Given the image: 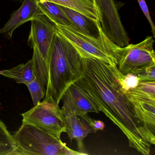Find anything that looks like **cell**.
<instances>
[{
  "mask_svg": "<svg viewBox=\"0 0 155 155\" xmlns=\"http://www.w3.org/2000/svg\"><path fill=\"white\" fill-rule=\"evenodd\" d=\"M48 83L44 101L59 104L61 97L83 73V59L77 48L56 30L47 62Z\"/></svg>",
  "mask_w": 155,
  "mask_h": 155,
  "instance_id": "cell-2",
  "label": "cell"
},
{
  "mask_svg": "<svg viewBox=\"0 0 155 155\" xmlns=\"http://www.w3.org/2000/svg\"><path fill=\"white\" fill-rule=\"evenodd\" d=\"M21 116L22 122L32 124L58 138L66 132L65 116L54 101L43 100Z\"/></svg>",
  "mask_w": 155,
  "mask_h": 155,
  "instance_id": "cell-5",
  "label": "cell"
},
{
  "mask_svg": "<svg viewBox=\"0 0 155 155\" xmlns=\"http://www.w3.org/2000/svg\"><path fill=\"white\" fill-rule=\"evenodd\" d=\"M43 14L55 24L69 26L75 28L73 23L62 10L60 5L47 0H36Z\"/></svg>",
  "mask_w": 155,
  "mask_h": 155,
  "instance_id": "cell-13",
  "label": "cell"
},
{
  "mask_svg": "<svg viewBox=\"0 0 155 155\" xmlns=\"http://www.w3.org/2000/svg\"><path fill=\"white\" fill-rule=\"evenodd\" d=\"M101 30L120 48L129 44L130 38L123 27L115 0H93Z\"/></svg>",
  "mask_w": 155,
  "mask_h": 155,
  "instance_id": "cell-7",
  "label": "cell"
},
{
  "mask_svg": "<svg viewBox=\"0 0 155 155\" xmlns=\"http://www.w3.org/2000/svg\"><path fill=\"white\" fill-rule=\"evenodd\" d=\"M87 119L91 127L96 131L103 130L105 128V124L103 121L95 120L91 118L88 115H87Z\"/></svg>",
  "mask_w": 155,
  "mask_h": 155,
  "instance_id": "cell-21",
  "label": "cell"
},
{
  "mask_svg": "<svg viewBox=\"0 0 155 155\" xmlns=\"http://www.w3.org/2000/svg\"><path fill=\"white\" fill-rule=\"evenodd\" d=\"M88 114L80 116L72 115L65 116L66 120V132L71 140L75 139L78 143L79 151H83L84 139L89 134L97 132L91 126L88 121Z\"/></svg>",
  "mask_w": 155,
  "mask_h": 155,
  "instance_id": "cell-11",
  "label": "cell"
},
{
  "mask_svg": "<svg viewBox=\"0 0 155 155\" xmlns=\"http://www.w3.org/2000/svg\"><path fill=\"white\" fill-rule=\"evenodd\" d=\"M61 101H62L61 110L64 116H83L90 112H99L75 82L67 88Z\"/></svg>",
  "mask_w": 155,
  "mask_h": 155,
  "instance_id": "cell-9",
  "label": "cell"
},
{
  "mask_svg": "<svg viewBox=\"0 0 155 155\" xmlns=\"http://www.w3.org/2000/svg\"><path fill=\"white\" fill-rule=\"evenodd\" d=\"M12 1H18V0H12Z\"/></svg>",
  "mask_w": 155,
  "mask_h": 155,
  "instance_id": "cell-22",
  "label": "cell"
},
{
  "mask_svg": "<svg viewBox=\"0 0 155 155\" xmlns=\"http://www.w3.org/2000/svg\"><path fill=\"white\" fill-rule=\"evenodd\" d=\"M56 30L78 51L82 57L117 66L122 48L112 42L101 29L99 37L85 35L69 26L55 24Z\"/></svg>",
  "mask_w": 155,
  "mask_h": 155,
  "instance_id": "cell-4",
  "label": "cell"
},
{
  "mask_svg": "<svg viewBox=\"0 0 155 155\" xmlns=\"http://www.w3.org/2000/svg\"><path fill=\"white\" fill-rule=\"evenodd\" d=\"M154 43L153 37L147 36L137 44L122 48L117 66L119 71L126 75L155 65Z\"/></svg>",
  "mask_w": 155,
  "mask_h": 155,
  "instance_id": "cell-6",
  "label": "cell"
},
{
  "mask_svg": "<svg viewBox=\"0 0 155 155\" xmlns=\"http://www.w3.org/2000/svg\"><path fill=\"white\" fill-rule=\"evenodd\" d=\"M63 7L69 8L87 16L92 20L99 21L97 10L93 0H47Z\"/></svg>",
  "mask_w": 155,
  "mask_h": 155,
  "instance_id": "cell-15",
  "label": "cell"
},
{
  "mask_svg": "<svg viewBox=\"0 0 155 155\" xmlns=\"http://www.w3.org/2000/svg\"><path fill=\"white\" fill-rule=\"evenodd\" d=\"M12 136L18 147L16 155L82 154L67 147L61 138L27 122H22L21 127Z\"/></svg>",
  "mask_w": 155,
  "mask_h": 155,
  "instance_id": "cell-3",
  "label": "cell"
},
{
  "mask_svg": "<svg viewBox=\"0 0 155 155\" xmlns=\"http://www.w3.org/2000/svg\"><path fill=\"white\" fill-rule=\"evenodd\" d=\"M83 59V73L75 82L81 92L125 135L130 147L144 155L155 144V106L138 100L122 87L117 67Z\"/></svg>",
  "mask_w": 155,
  "mask_h": 155,
  "instance_id": "cell-1",
  "label": "cell"
},
{
  "mask_svg": "<svg viewBox=\"0 0 155 155\" xmlns=\"http://www.w3.org/2000/svg\"><path fill=\"white\" fill-rule=\"evenodd\" d=\"M17 150L13 136L0 120V155H16Z\"/></svg>",
  "mask_w": 155,
  "mask_h": 155,
  "instance_id": "cell-16",
  "label": "cell"
},
{
  "mask_svg": "<svg viewBox=\"0 0 155 155\" xmlns=\"http://www.w3.org/2000/svg\"><path fill=\"white\" fill-rule=\"evenodd\" d=\"M41 14L43 13L36 0H23L20 8L11 14L9 20L0 29V34L12 38L13 32L17 28L31 20L35 16Z\"/></svg>",
  "mask_w": 155,
  "mask_h": 155,
  "instance_id": "cell-10",
  "label": "cell"
},
{
  "mask_svg": "<svg viewBox=\"0 0 155 155\" xmlns=\"http://www.w3.org/2000/svg\"><path fill=\"white\" fill-rule=\"evenodd\" d=\"M0 75L14 80L17 83L26 85L36 78L32 59L26 64H20L10 69L0 71Z\"/></svg>",
  "mask_w": 155,
  "mask_h": 155,
  "instance_id": "cell-14",
  "label": "cell"
},
{
  "mask_svg": "<svg viewBox=\"0 0 155 155\" xmlns=\"http://www.w3.org/2000/svg\"><path fill=\"white\" fill-rule=\"evenodd\" d=\"M31 21L28 45L32 49L36 47L47 63L56 32L55 24L43 14L35 16Z\"/></svg>",
  "mask_w": 155,
  "mask_h": 155,
  "instance_id": "cell-8",
  "label": "cell"
},
{
  "mask_svg": "<svg viewBox=\"0 0 155 155\" xmlns=\"http://www.w3.org/2000/svg\"><path fill=\"white\" fill-rule=\"evenodd\" d=\"M133 73L137 77L139 81H155V65Z\"/></svg>",
  "mask_w": 155,
  "mask_h": 155,
  "instance_id": "cell-19",
  "label": "cell"
},
{
  "mask_svg": "<svg viewBox=\"0 0 155 155\" xmlns=\"http://www.w3.org/2000/svg\"><path fill=\"white\" fill-rule=\"evenodd\" d=\"M139 82L138 79L133 73H129L126 75L122 74L121 83L122 87L127 90L134 88L137 86Z\"/></svg>",
  "mask_w": 155,
  "mask_h": 155,
  "instance_id": "cell-20",
  "label": "cell"
},
{
  "mask_svg": "<svg viewBox=\"0 0 155 155\" xmlns=\"http://www.w3.org/2000/svg\"><path fill=\"white\" fill-rule=\"evenodd\" d=\"M32 98L34 106L38 105L44 99L46 92L37 78L26 85Z\"/></svg>",
  "mask_w": 155,
  "mask_h": 155,
  "instance_id": "cell-18",
  "label": "cell"
},
{
  "mask_svg": "<svg viewBox=\"0 0 155 155\" xmlns=\"http://www.w3.org/2000/svg\"><path fill=\"white\" fill-rule=\"evenodd\" d=\"M33 61L34 74L43 89L46 92V87L48 83V71L47 63L41 56L38 49L33 48Z\"/></svg>",
  "mask_w": 155,
  "mask_h": 155,
  "instance_id": "cell-17",
  "label": "cell"
},
{
  "mask_svg": "<svg viewBox=\"0 0 155 155\" xmlns=\"http://www.w3.org/2000/svg\"><path fill=\"white\" fill-rule=\"evenodd\" d=\"M61 7L73 23L75 29L87 36L95 38L99 36L101 28L99 21L92 20L72 9L61 6Z\"/></svg>",
  "mask_w": 155,
  "mask_h": 155,
  "instance_id": "cell-12",
  "label": "cell"
}]
</instances>
